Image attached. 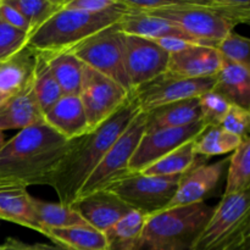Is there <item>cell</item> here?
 <instances>
[{
    "instance_id": "cell-41",
    "label": "cell",
    "mask_w": 250,
    "mask_h": 250,
    "mask_svg": "<svg viewBox=\"0 0 250 250\" xmlns=\"http://www.w3.org/2000/svg\"><path fill=\"white\" fill-rule=\"evenodd\" d=\"M0 250H67L59 246H49V244H27L16 238H7L0 246Z\"/></svg>"
},
{
    "instance_id": "cell-34",
    "label": "cell",
    "mask_w": 250,
    "mask_h": 250,
    "mask_svg": "<svg viewBox=\"0 0 250 250\" xmlns=\"http://www.w3.org/2000/svg\"><path fill=\"white\" fill-rule=\"evenodd\" d=\"M198 100H199L202 121L207 127L219 126L232 105L229 100L225 99L215 90H209L199 95Z\"/></svg>"
},
{
    "instance_id": "cell-32",
    "label": "cell",
    "mask_w": 250,
    "mask_h": 250,
    "mask_svg": "<svg viewBox=\"0 0 250 250\" xmlns=\"http://www.w3.org/2000/svg\"><path fill=\"white\" fill-rule=\"evenodd\" d=\"M29 24V36L65 7L66 0H6Z\"/></svg>"
},
{
    "instance_id": "cell-31",
    "label": "cell",
    "mask_w": 250,
    "mask_h": 250,
    "mask_svg": "<svg viewBox=\"0 0 250 250\" xmlns=\"http://www.w3.org/2000/svg\"><path fill=\"white\" fill-rule=\"evenodd\" d=\"M250 186V139L244 138L229 159L224 195L247 192Z\"/></svg>"
},
{
    "instance_id": "cell-28",
    "label": "cell",
    "mask_w": 250,
    "mask_h": 250,
    "mask_svg": "<svg viewBox=\"0 0 250 250\" xmlns=\"http://www.w3.org/2000/svg\"><path fill=\"white\" fill-rule=\"evenodd\" d=\"M197 154L194 151V139L187 142L175 149L142 171L146 176H159V177H175L182 176L194 166Z\"/></svg>"
},
{
    "instance_id": "cell-26",
    "label": "cell",
    "mask_w": 250,
    "mask_h": 250,
    "mask_svg": "<svg viewBox=\"0 0 250 250\" xmlns=\"http://www.w3.org/2000/svg\"><path fill=\"white\" fill-rule=\"evenodd\" d=\"M43 236L67 250H107L104 233L92 227L49 229Z\"/></svg>"
},
{
    "instance_id": "cell-2",
    "label": "cell",
    "mask_w": 250,
    "mask_h": 250,
    "mask_svg": "<svg viewBox=\"0 0 250 250\" xmlns=\"http://www.w3.org/2000/svg\"><path fill=\"white\" fill-rule=\"evenodd\" d=\"M70 144L44 121L21 129L0 149V182L48 186Z\"/></svg>"
},
{
    "instance_id": "cell-40",
    "label": "cell",
    "mask_w": 250,
    "mask_h": 250,
    "mask_svg": "<svg viewBox=\"0 0 250 250\" xmlns=\"http://www.w3.org/2000/svg\"><path fill=\"white\" fill-rule=\"evenodd\" d=\"M153 42H155V43L158 44L163 50H165L168 55L185 50V49H187L188 46L193 45V44H202L197 41H192V39H187V38H181V37H164V38L155 39V41ZM202 45H205V44H202Z\"/></svg>"
},
{
    "instance_id": "cell-37",
    "label": "cell",
    "mask_w": 250,
    "mask_h": 250,
    "mask_svg": "<svg viewBox=\"0 0 250 250\" xmlns=\"http://www.w3.org/2000/svg\"><path fill=\"white\" fill-rule=\"evenodd\" d=\"M249 124H250V112L249 110L243 109L237 105H231L229 110L219 126L225 131L239 137V138H249Z\"/></svg>"
},
{
    "instance_id": "cell-4",
    "label": "cell",
    "mask_w": 250,
    "mask_h": 250,
    "mask_svg": "<svg viewBox=\"0 0 250 250\" xmlns=\"http://www.w3.org/2000/svg\"><path fill=\"white\" fill-rule=\"evenodd\" d=\"M127 11L122 0L117 6L98 14L63 7L29 36L27 45L38 51L68 49L117 23Z\"/></svg>"
},
{
    "instance_id": "cell-22",
    "label": "cell",
    "mask_w": 250,
    "mask_h": 250,
    "mask_svg": "<svg viewBox=\"0 0 250 250\" xmlns=\"http://www.w3.org/2000/svg\"><path fill=\"white\" fill-rule=\"evenodd\" d=\"M146 114V132L185 127L202 120L198 97L172 103V104L158 107Z\"/></svg>"
},
{
    "instance_id": "cell-25",
    "label": "cell",
    "mask_w": 250,
    "mask_h": 250,
    "mask_svg": "<svg viewBox=\"0 0 250 250\" xmlns=\"http://www.w3.org/2000/svg\"><path fill=\"white\" fill-rule=\"evenodd\" d=\"M148 215L131 210L104 232L107 250H138Z\"/></svg>"
},
{
    "instance_id": "cell-7",
    "label": "cell",
    "mask_w": 250,
    "mask_h": 250,
    "mask_svg": "<svg viewBox=\"0 0 250 250\" xmlns=\"http://www.w3.org/2000/svg\"><path fill=\"white\" fill-rule=\"evenodd\" d=\"M182 176L159 177L132 172L117 180L106 188L132 210L146 215L160 212L172 200Z\"/></svg>"
},
{
    "instance_id": "cell-8",
    "label": "cell",
    "mask_w": 250,
    "mask_h": 250,
    "mask_svg": "<svg viewBox=\"0 0 250 250\" xmlns=\"http://www.w3.org/2000/svg\"><path fill=\"white\" fill-rule=\"evenodd\" d=\"M146 114L141 111L110 146L99 165L81 188L78 197H84L97 190L106 189L110 185L128 175L129 160L146 132Z\"/></svg>"
},
{
    "instance_id": "cell-11",
    "label": "cell",
    "mask_w": 250,
    "mask_h": 250,
    "mask_svg": "<svg viewBox=\"0 0 250 250\" xmlns=\"http://www.w3.org/2000/svg\"><path fill=\"white\" fill-rule=\"evenodd\" d=\"M214 85L215 77L189 80L165 72L132 89V97L142 112H149L172 103L199 97L212 90Z\"/></svg>"
},
{
    "instance_id": "cell-15",
    "label": "cell",
    "mask_w": 250,
    "mask_h": 250,
    "mask_svg": "<svg viewBox=\"0 0 250 250\" xmlns=\"http://www.w3.org/2000/svg\"><path fill=\"white\" fill-rule=\"evenodd\" d=\"M71 207L92 229L104 233L117 221L126 216L131 208L107 189L78 197Z\"/></svg>"
},
{
    "instance_id": "cell-39",
    "label": "cell",
    "mask_w": 250,
    "mask_h": 250,
    "mask_svg": "<svg viewBox=\"0 0 250 250\" xmlns=\"http://www.w3.org/2000/svg\"><path fill=\"white\" fill-rule=\"evenodd\" d=\"M0 21L17 29H21L29 36V24L27 20L19 10L11 6L6 0H0Z\"/></svg>"
},
{
    "instance_id": "cell-29",
    "label": "cell",
    "mask_w": 250,
    "mask_h": 250,
    "mask_svg": "<svg viewBox=\"0 0 250 250\" xmlns=\"http://www.w3.org/2000/svg\"><path fill=\"white\" fill-rule=\"evenodd\" d=\"M243 139L220 126L208 127L194 139V151L197 156H216L233 153Z\"/></svg>"
},
{
    "instance_id": "cell-12",
    "label": "cell",
    "mask_w": 250,
    "mask_h": 250,
    "mask_svg": "<svg viewBox=\"0 0 250 250\" xmlns=\"http://www.w3.org/2000/svg\"><path fill=\"white\" fill-rule=\"evenodd\" d=\"M205 128L208 127L200 120L185 127L144 132L133 156L129 160V173L142 172L175 149L197 138Z\"/></svg>"
},
{
    "instance_id": "cell-9",
    "label": "cell",
    "mask_w": 250,
    "mask_h": 250,
    "mask_svg": "<svg viewBox=\"0 0 250 250\" xmlns=\"http://www.w3.org/2000/svg\"><path fill=\"white\" fill-rule=\"evenodd\" d=\"M150 15L167 20L190 38L214 48L234 28L208 10L202 0H175L173 5L150 12Z\"/></svg>"
},
{
    "instance_id": "cell-6",
    "label": "cell",
    "mask_w": 250,
    "mask_h": 250,
    "mask_svg": "<svg viewBox=\"0 0 250 250\" xmlns=\"http://www.w3.org/2000/svg\"><path fill=\"white\" fill-rule=\"evenodd\" d=\"M87 67L115 81L132 92L124 61L122 32L119 22L68 48Z\"/></svg>"
},
{
    "instance_id": "cell-14",
    "label": "cell",
    "mask_w": 250,
    "mask_h": 250,
    "mask_svg": "<svg viewBox=\"0 0 250 250\" xmlns=\"http://www.w3.org/2000/svg\"><path fill=\"white\" fill-rule=\"evenodd\" d=\"M229 163V159H225L210 165L193 166L182 175L177 190L166 209L205 202L217 188Z\"/></svg>"
},
{
    "instance_id": "cell-1",
    "label": "cell",
    "mask_w": 250,
    "mask_h": 250,
    "mask_svg": "<svg viewBox=\"0 0 250 250\" xmlns=\"http://www.w3.org/2000/svg\"><path fill=\"white\" fill-rule=\"evenodd\" d=\"M141 112L133 97L104 124L71 141L70 148L51 175L49 185L56 192L59 203L71 207L81 188L103 160L114 142Z\"/></svg>"
},
{
    "instance_id": "cell-10",
    "label": "cell",
    "mask_w": 250,
    "mask_h": 250,
    "mask_svg": "<svg viewBox=\"0 0 250 250\" xmlns=\"http://www.w3.org/2000/svg\"><path fill=\"white\" fill-rule=\"evenodd\" d=\"M131 93L106 76L84 66L78 97L89 131L99 127L119 111L129 99Z\"/></svg>"
},
{
    "instance_id": "cell-42",
    "label": "cell",
    "mask_w": 250,
    "mask_h": 250,
    "mask_svg": "<svg viewBox=\"0 0 250 250\" xmlns=\"http://www.w3.org/2000/svg\"><path fill=\"white\" fill-rule=\"evenodd\" d=\"M5 137H4V133H2V132H0V149L2 148V146H4V143H5Z\"/></svg>"
},
{
    "instance_id": "cell-23",
    "label": "cell",
    "mask_w": 250,
    "mask_h": 250,
    "mask_svg": "<svg viewBox=\"0 0 250 250\" xmlns=\"http://www.w3.org/2000/svg\"><path fill=\"white\" fill-rule=\"evenodd\" d=\"M119 26L122 33L142 37L150 41L164 38V37H181V38L195 41L167 20L144 12H134L128 10L119 21Z\"/></svg>"
},
{
    "instance_id": "cell-38",
    "label": "cell",
    "mask_w": 250,
    "mask_h": 250,
    "mask_svg": "<svg viewBox=\"0 0 250 250\" xmlns=\"http://www.w3.org/2000/svg\"><path fill=\"white\" fill-rule=\"evenodd\" d=\"M120 4V0H66V9L98 14L112 9Z\"/></svg>"
},
{
    "instance_id": "cell-30",
    "label": "cell",
    "mask_w": 250,
    "mask_h": 250,
    "mask_svg": "<svg viewBox=\"0 0 250 250\" xmlns=\"http://www.w3.org/2000/svg\"><path fill=\"white\" fill-rule=\"evenodd\" d=\"M36 51V67H34L33 82H32V84H33V92L34 95H36L37 103H38L42 112L44 114L63 94L59 84L56 83L55 78H54L43 54L38 50Z\"/></svg>"
},
{
    "instance_id": "cell-16",
    "label": "cell",
    "mask_w": 250,
    "mask_h": 250,
    "mask_svg": "<svg viewBox=\"0 0 250 250\" xmlns=\"http://www.w3.org/2000/svg\"><path fill=\"white\" fill-rule=\"evenodd\" d=\"M222 56L214 46L193 44L168 56L166 72L189 80L215 77L222 65Z\"/></svg>"
},
{
    "instance_id": "cell-21",
    "label": "cell",
    "mask_w": 250,
    "mask_h": 250,
    "mask_svg": "<svg viewBox=\"0 0 250 250\" xmlns=\"http://www.w3.org/2000/svg\"><path fill=\"white\" fill-rule=\"evenodd\" d=\"M37 51L26 45L11 58L0 61V93L14 95L33 81Z\"/></svg>"
},
{
    "instance_id": "cell-18",
    "label": "cell",
    "mask_w": 250,
    "mask_h": 250,
    "mask_svg": "<svg viewBox=\"0 0 250 250\" xmlns=\"http://www.w3.org/2000/svg\"><path fill=\"white\" fill-rule=\"evenodd\" d=\"M0 220L43 233L27 187L11 182H0Z\"/></svg>"
},
{
    "instance_id": "cell-5",
    "label": "cell",
    "mask_w": 250,
    "mask_h": 250,
    "mask_svg": "<svg viewBox=\"0 0 250 250\" xmlns=\"http://www.w3.org/2000/svg\"><path fill=\"white\" fill-rule=\"evenodd\" d=\"M249 190L222 195L192 250H248Z\"/></svg>"
},
{
    "instance_id": "cell-27",
    "label": "cell",
    "mask_w": 250,
    "mask_h": 250,
    "mask_svg": "<svg viewBox=\"0 0 250 250\" xmlns=\"http://www.w3.org/2000/svg\"><path fill=\"white\" fill-rule=\"evenodd\" d=\"M34 210L43 229V233L49 229H70V227H89L81 215L68 205L50 203L33 198Z\"/></svg>"
},
{
    "instance_id": "cell-17",
    "label": "cell",
    "mask_w": 250,
    "mask_h": 250,
    "mask_svg": "<svg viewBox=\"0 0 250 250\" xmlns=\"http://www.w3.org/2000/svg\"><path fill=\"white\" fill-rule=\"evenodd\" d=\"M43 121L67 141L89 132L82 103L76 94H63L44 112Z\"/></svg>"
},
{
    "instance_id": "cell-43",
    "label": "cell",
    "mask_w": 250,
    "mask_h": 250,
    "mask_svg": "<svg viewBox=\"0 0 250 250\" xmlns=\"http://www.w3.org/2000/svg\"><path fill=\"white\" fill-rule=\"evenodd\" d=\"M7 98H9V97H7V95H5V94H2V93H0V105H1L2 103H4L5 100L7 99Z\"/></svg>"
},
{
    "instance_id": "cell-3",
    "label": "cell",
    "mask_w": 250,
    "mask_h": 250,
    "mask_svg": "<svg viewBox=\"0 0 250 250\" xmlns=\"http://www.w3.org/2000/svg\"><path fill=\"white\" fill-rule=\"evenodd\" d=\"M212 210L203 202L149 215L138 250H192Z\"/></svg>"
},
{
    "instance_id": "cell-20",
    "label": "cell",
    "mask_w": 250,
    "mask_h": 250,
    "mask_svg": "<svg viewBox=\"0 0 250 250\" xmlns=\"http://www.w3.org/2000/svg\"><path fill=\"white\" fill-rule=\"evenodd\" d=\"M232 105L243 109L250 107V67L222 60L219 72L215 76L212 88Z\"/></svg>"
},
{
    "instance_id": "cell-24",
    "label": "cell",
    "mask_w": 250,
    "mask_h": 250,
    "mask_svg": "<svg viewBox=\"0 0 250 250\" xmlns=\"http://www.w3.org/2000/svg\"><path fill=\"white\" fill-rule=\"evenodd\" d=\"M62 94H80L83 65L68 49L41 51Z\"/></svg>"
},
{
    "instance_id": "cell-36",
    "label": "cell",
    "mask_w": 250,
    "mask_h": 250,
    "mask_svg": "<svg viewBox=\"0 0 250 250\" xmlns=\"http://www.w3.org/2000/svg\"><path fill=\"white\" fill-rule=\"evenodd\" d=\"M28 37L26 32L0 21V61L6 60L22 50L28 43Z\"/></svg>"
},
{
    "instance_id": "cell-33",
    "label": "cell",
    "mask_w": 250,
    "mask_h": 250,
    "mask_svg": "<svg viewBox=\"0 0 250 250\" xmlns=\"http://www.w3.org/2000/svg\"><path fill=\"white\" fill-rule=\"evenodd\" d=\"M202 2L208 10L233 27L248 23L250 20V2L248 0H202Z\"/></svg>"
},
{
    "instance_id": "cell-13",
    "label": "cell",
    "mask_w": 250,
    "mask_h": 250,
    "mask_svg": "<svg viewBox=\"0 0 250 250\" xmlns=\"http://www.w3.org/2000/svg\"><path fill=\"white\" fill-rule=\"evenodd\" d=\"M122 44L125 68L132 89L166 72L170 55L155 42L122 33Z\"/></svg>"
},
{
    "instance_id": "cell-19",
    "label": "cell",
    "mask_w": 250,
    "mask_h": 250,
    "mask_svg": "<svg viewBox=\"0 0 250 250\" xmlns=\"http://www.w3.org/2000/svg\"><path fill=\"white\" fill-rule=\"evenodd\" d=\"M32 82L21 92L10 95L0 105V132L7 129L21 131L43 121V112L37 103Z\"/></svg>"
},
{
    "instance_id": "cell-35",
    "label": "cell",
    "mask_w": 250,
    "mask_h": 250,
    "mask_svg": "<svg viewBox=\"0 0 250 250\" xmlns=\"http://www.w3.org/2000/svg\"><path fill=\"white\" fill-rule=\"evenodd\" d=\"M222 59L238 65L250 67V44L247 37L241 36L236 32H229L216 46Z\"/></svg>"
}]
</instances>
